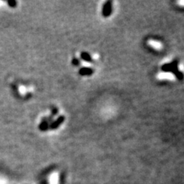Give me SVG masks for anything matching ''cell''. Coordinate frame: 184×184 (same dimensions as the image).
I'll list each match as a JSON object with an SVG mask.
<instances>
[{
  "instance_id": "6da1fadb",
  "label": "cell",
  "mask_w": 184,
  "mask_h": 184,
  "mask_svg": "<svg viewBox=\"0 0 184 184\" xmlns=\"http://www.w3.org/2000/svg\"><path fill=\"white\" fill-rule=\"evenodd\" d=\"M60 176L58 172L54 171L53 173H51L48 179V184H59Z\"/></svg>"
},
{
  "instance_id": "8992f818",
  "label": "cell",
  "mask_w": 184,
  "mask_h": 184,
  "mask_svg": "<svg viewBox=\"0 0 184 184\" xmlns=\"http://www.w3.org/2000/svg\"><path fill=\"white\" fill-rule=\"evenodd\" d=\"M81 58H82V59H84V61H91V58H90V55H89V54H87V53H86V52H83V53L81 54Z\"/></svg>"
},
{
  "instance_id": "3957f363",
  "label": "cell",
  "mask_w": 184,
  "mask_h": 184,
  "mask_svg": "<svg viewBox=\"0 0 184 184\" xmlns=\"http://www.w3.org/2000/svg\"><path fill=\"white\" fill-rule=\"evenodd\" d=\"M148 44H150L152 48L156 49V50L161 49V48H162V44H161V43L159 42V41H156V40H153V39L150 40V41H148Z\"/></svg>"
},
{
  "instance_id": "5b68a950",
  "label": "cell",
  "mask_w": 184,
  "mask_h": 184,
  "mask_svg": "<svg viewBox=\"0 0 184 184\" xmlns=\"http://www.w3.org/2000/svg\"><path fill=\"white\" fill-rule=\"evenodd\" d=\"M159 78H161V79L170 80L171 78H173V75L170 73H169V72H164V73H163V75H159Z\"/></svg>"
},
{
  "instance_id": "7a4b0ae2",
  "label": "cell",
  "mask_w": 184,
  "mask_h": 184,
  "mask_svg": "<svg viewBox=\"0 0 184 184\" xmlns=\"http://www.w3.org/2000/svg\"><path fill=\"white\" fill-rule=\"evenodd\" d=\"M112 12V2H107L104 5L102 10V14L104 17H108L111 14Z\"/></svg>"
},
{
  "instance_id": "277c9868",
  "label": "cell",
  "mask_w": 184,
  "mask_h": 184,
  "mask_svg": "<svg viewBox=\"0 0 184 184\" xmlns=\"http://www.w3.org/2000/svg\"><path fill=\"white\" fill-rule=\"evenodd\" d=\"M92 72H93V70L89 68V67H84V68H82L80 70V73H81V75H90Z\"/></svg>"
}]
</instances>
